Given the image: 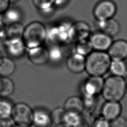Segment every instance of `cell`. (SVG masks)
Segmentation results:
<instances>
[{
  "instance_id": "obj_6",
  "label": "cell",
  "mask_w": 127,
  "mask_h": 127,
  "mask_svg": "<svg viewBox=\"0 0 127 127\" xmlns=\"http://www.w3.org/2000/svg\"><path fill=\"white\" fill-rule=\"evenodd\" d=\"M117 10V5L112 0H102L95 5L93 15L97 21L105 20L113 18Z\"/></svg>"
},
{
  "instance_id": "obj_16",
  "label": "cell",
  "mask_w": 127,
  "mask_h": 127,
  "mask_svg": "<svg viewBox=\"0 0 127 127\" xmlns=\"http://www.w3.org/2000/svg\"><path fill=\"white\" fill-rule=\"evenodd\" d=\"M5 47L8 54L14 58L21 57L26 48L22 39L15 41L5 40Z\"/></svg>"
},
{
  "instance_id": "obj_25",
  "label": "cell",
  "mask_w": 127,
  "mask_h": 127,
  "mask_svg": "<svg viewBox=\"0 0 127 127\" xmlns=\"http://www.w3.org/2000/svg\"><path fill=\"white\" fill-rule=\"evenodd\" d=\"M49 51V60L54 63L60 62L64 56L62 49L58 45L52 47Z\"/></svg>"
},
{
  "instance_id": "obj_30",
  "label": "cell",
  "mask_w": 127,
  "mask_h": 127,
  "mask_svg": "<svg viewBox=\"0 0 127 127\" xmlns=\"http://www.w3.org/2000/svg\"><path fill=\"white\" fill-rule=\"evenodd\" d=\"M15 125L10 117H0V127H14Z\"/></svg>"
},
{
  "instance_id": "obj_17",
  "label": "cell",
  "mask_w": 127,
  "mask_h": 127,
  "mask_svg": "<svg viewBox=\"0 0 127 127\" xmlns=\"http://www.w3.org/2000/svg\"><path fill=\"white\" fill-rule=\"evenodd\" d=\"M64 108L66 111H70L81 114L84 109L82 98L74 96L69 97L65 102Z\"/></svg>"
},
{
  "instance_id": "obj_43",
  "label": "cell",
  "mask_w": 127,
  "mask_h": 127,
  "mask_svg": "<svg viewBox=\"0 0 127 127\" xmlns=\"http://www.w3.org/2000/svg\"><path fill=\"white\" fill-rule=\"evenodd\" d=\"M0 100H1V96H0Z\"/></svg>"
},
{
  "instance_id": "obj_8",
  "label": "cell",
  "mask_w": 127,
  "mask_h": 127,
  "mask_svg": "<svg viewBox=\"0 0 127 127\" xmlns=\"http://www.w3.org/2000/svg\"><path fill=\"white\" fill-rule=\"evenodd\" d=\"M104 80L102 76H90L82 86L83 95L95 96L101 93Z\"/></svg>"
},
{
  "instance_id": "obj_33",
  "label": "cell",
  "mask_w": 127,
  "mask_h": 127,
  "mask_svg": "<svg viewBox=\"0 0 127 127\" xmlns=\"http://www.w3.org/2000/svg\"><path fill=\"white\" fill-rule=\"evenodd\" d=\"M10 2L9 0H0V15L3 14L9 8Z\"/></svg>"
},
{
  "instance_id": "obj_31",
  "label": "cell",
  "mask_w": 127,
  "mask_h": 127,
  "mask_svg": "<svg viewBox=\"0 0 127 127\" xmlns=\"http://www.w3.org/2000/svg\"><path fill=\"white\" fill-rule=\"evenodd\" d=\"M110 127H126V121L124 118L119 116L111 121Z\"/></svg>"
},
{
  "instance_id": "obj_19",
  "label": "cell",
  "mask_w": 127,
  "mask_h": 127,
  "mask_svg": "<svg viewBox=\"0 0 127 127\" xmlns=\"http://www.w3.org/2000/svg\"><path fill=\"white\" fill-rule=\"evenodd\" d=\"M109 70L113 75L123 77L127 71V65L125 60H112Z\"/></svg>"
},
{
  "instance_id": "obj_26",
  "label": "cell",
  "mask_w": 127,
  "mask_h": 127,
  "mask_svg": "<svg viewBox=\"0 0 127 127\" xmlns=\"http://www.w3.org/2000/svg\"><path fill=\"white\" fill-rule=\"evenodd\" d=\"M34 5L39 9L47 11L50 10L54 5L55 0H33Z\"/></svg>"
},
{
  "instance_id": "obj_36",
  "label": "cell",
  "mask_w": 127,
  "mask_h": 127,
  "mask_svg": "<svg viewBox=\"0 0 127 127\" xmlns=\"http://www.w3.org/2000/svg\"><path fill=\"white\" fill-rule=\"evenodd\" d=\"M76 127H89V125L86 122L82 121Z\"/></svg>"
},
{
  "instance_id": "obj_20",
  "label": "cell",
  "mask_w": 127,
  "mask_h": 127,
  "mask_svg": "<svg viewBox=\"0 0 127 127\" xmlns=\"http://www.w3.org/2000/svg\"><path fill=\"white\" fill-rule=\"evenodd\" d=\"M15 69L13 61L8 58H2L0 61V76L7 77L12 74Z\"/></svg>"
},
{
  "instance_id": "obj_35",
  "label": "cell",
  "mask_w": 127,
  "mask_h": 127,
  "mask_svg": "<svg viewBox=\"0 0 127 127\" xmlns=\"http://www.w3.org/2000/svg\"><path fill=\"white\" fill-rule=\"evenodd\" d=\"M66 0H55V3L54 4H56L57 5H61L64 4Z\"/></svg>"
},
{
  "instance_id": "obj_5",
  "label": "cell",
  "mask_w": 127,
  "mask_h": 127,
  "mask_svg": "<svg viewBox=\"0 0 127 127\" xmlns=\"http://www.w3.org/2000/svg\"><path fill=\"white\" fill-rule=\"evenodd\" d=\"M70 25L62 23L52 27L47 32L50 42L55 45L62 46L70 41L69 31Z\"/></svg>"
},
{
  "instance_id": "obj_13",
  "label": "cell",
  "mask_w": 127,
  "mask_h": 127,
  "mask_svg": "<svg viewBox=\"0 0 127 127\" xmlns=\"http://www.w3.org/2000/svg\"><path fill=\"white\" fill-rule=\"evenodd\" d=\"M53 124L51 114L48 111L42 108L33 110V125L35 127H51Z\"/></svg>"
},
{
  "instance_id": "obj_22",
  "label": "cell",
  "mask_w": 127,
  "mask_h": 127,
  "mask_svg": "<svg viewBox=\"0 0 127 127\" xmlns=\"http://www.w3.org/2000/svg\"><path fill=\"white\" fill-rule=\"evenodd\" d=\"M82 121L81 114L65 111L63 123L66 125L70 127H76Z\"/></svg>"
},
{
  "instance_id": "obj_9",
  "label": "cell",
  "mask_w": 127,
  "mask_h": 127,
  "mask_svg": "<svg viewBox=\"0 0 127 127\" xmlns=\"http://www.w3.org/2000/svg\"><path fill=\"white\" fill-rule=\"evenodd\" d=\"M93 50L106 52L113 43L112 37L101 31L94 33L89 39Z\"/></svg>"
},
{
  "instance_id": "obj_42",
  "label": "cell",
  "mask_w": 127,
  "mask_h": 127,
  "mask_svg": "<svg viewBox=\"0 0 127 127\" xmlns=\"http://www.w3.org/2000/svg\"><path fill=\"white\" fill-rule=\"evenodd\" d=\"M9 0L11 1H14V0Z\"/></svg>"
},
{
  "instance_id": "obj_3",
  "label": "cell",
  "mask_w": 127,
  "mask_h": 127,
  "mask_svg": "<svg viewBox=\"0 0 127 127\" xmlns=\"http://www.w3.org/2000/svg\"><path fill=\"white\" fill-rule=\"evenodd\" d=\"M47 37L45 26L39 21H33L24 28L22 40L28 49L42 46Z\"/></svg>"
},
{
  "instance_id": "obj_28",
  "label": "cell",
  "mask_w": 127,
  "mask_h": 127,
  "mask_svg": "<svg viewBox=\"0 0 127 127\" xmlns=\"http://www.w3.org/2000/svg\"><path fill=\"white\" fill-rule=\"evenodd\" d=\"M13 106L9 101L1 99L0 100V117H10Z\"/></svg>"
},
{
  "instance_id": "obj_40",
  "label": "cell",
  "mask_w": 127,
  "mask_h": 127,
  "mask_svg": "<svg viewBox=\"0 0 127 127\" xmlns=\"http://www.w3.org/2000/svg\"><path fill=\"white\" fill-rule=\"evenodd\" d=\"M20 127V126H16L15 127Z\"/></svg>"
},
{
  "instance_id": "obj_38",
  "label": "cell",
  "mask_w": 127,
  "mask_h": 127,
  "mask_svg": "<svg viewBox=\"0 0 127 127\" xmlns=\"http://www.w3.org/2000/svg\"><path fill=\"white\" fill-rule=\"evenodd\" d=\"M123 78H124V80H125V82H126V83L127 85V71L126 72V73L125 74V75L123 76Z\"/></svg>"
},
{
  "instance_id": "obj_14",
  "label": "cell",
  "mask_w": 127,
  "mask_h": 127,
  "mask_svg": "<svg viewBox=\"0 0 127 127\" xmlns=\"http://www.w3.org/2000/svg\"><path fill=\"white\" fill-rule=\"evenodd\" d=\"M122 107L119 102L107 101L103 106L101 113L102 117L108 121H112L120 116Z\"/></svg>"
},
{
  "instance_id": "obj_18",
  "label": "cell",
  "mask_w": 127,
  "mask_h": 127,
  "mask_svg": "<svg viewBox=\"0 0 127 127\" xmlns=\"http://www.w3.org/2000/svg\"><path fill=\"white\" fill-rule=\"evenodd\" d=\"M24 28L19 22L10 24L6 29L5 35L6 40L15 41L22 39Z\"/></svg>"
},
{
  "instance_id": "obj_4",
  "label": "cell",
  "mask_w": 127,
  "mask_h": 127,
  "mask_svg": "<svg viewBox=\"0 0 127 127\" xmlns=\"http://www.w3.org/2000/svg\"><path fill=\"white\" fill-rule=\"evenodd\" d=\"M11 117L16 126L31 127L33 125V111L27 104L19 102L13 105Z\"/></svg>"
},
{
  "instance_id": "obj_21",
  "label": "cell",
  "mask_w": 127,
  "mask_h": 127,
  "mask_svg": "<svg viewBox=\"0 0 127 127\" xmlns=\"http://www.w3.org/2000/svg\"><path fill=\"white\" fill-rule=\"evenodd\" d=\"M14 89V85L13 81L5 76H0V96L7 97L10 95Z\"/></svg>"
},
{
  "instance_id": "obj_11",
  "label": "cell",
  "mask_w": 127,
  "mask_h": 127,
  "mask_svg": "<svg viewBox=\"0 0 127 127\" xmlns=\"http://www.w3.org/2000/svg\"><path fill=\"white\" fill-rule=\"evenodd\" d=\"M29 60L36 65H42L49 60V51L42 46L29 49Z\"/></svg>"
},
{
  "instance_id": "obj_10",
  "label": "cell",
  "mask_w": 127,
  "mask_h": 127,
  "mask_svg": "<svg viewBox=\"0 0 127 127\" xmlns=\"http://www.w3.org/2000/svg\"><path fill=\"white\" fill-rule=\"evenodd\" d=\"M107 51L112 60H125L127 58V41L122 39L114 41Z\"/></svg>"
},
{
  "instance_id": "obj_2",
  "label": "cell",
  "mask_w": 127,
  "mask_h": 127,
  "mask_svg": "<svg viewBox=\"0 0 127 127\" xmlns=\"http://www.w3.org/2000/svg\"><path fill=\"white\" fill-rule=\"evenodd\" d=\"M127 86L123 77L113 75L104 80L101 93L107 101L119 102L126 94Z\"/></svg>"
},
{
  "instance_id": "obj_24",
  "label": "cell",
  "mask_w": 127,
  "mask_h": 127,
  "mask_svg": "<svg viewBox=\"0 0 127 127\" xmlns=\"http://www.w3.org/2000/svg\"><path fill=\"white\" fill-rule=\"evenodd\" d=\"M3 21L5 23L11 24L19 22L21 18L19 11L15 8H8L2 16Z\"/></svg>"
},
{
  "instance_id": "obj_39",
  "label": "cell",
  "mask_w": 127,
  "mask_h": 127,
  "mask_svg": "<svg viewBox=\"0 0 127 127\" xmlns=\"http://www.w3.org/2000/svg\"><path fill=\"white\" fill-rule=\"evenodd\" d=\"M126 127H127V120H126Z\"/></svg>"
},
{
  "instance_id": "obj_34",
  "label": "cell",
  "mask_w": 127,
  "mask_h": 127,
  "mask_svg": "<svg viewBox=\"0 0 127 127\" xmlns=\"http://www.w3.org/2000/svg\"><path fill=\"white\" fill-rule=\"evenodd\" d=\"M6 28L5 27V23L3 21L2 16L0 15V38L5 36Z\"/></svg>"
},
{
  "instance_id": "obj_32",
  "label": "cell",
  "mask_w": 127,
  "mask_h": 127,
  "mask_svg": "<svg viewBox=\"0 0 127 127\" xmlns=\"http://www.w3.org/2000/svg\"><path fill=\"white\" fill-rule=\"evenodd\" d=\"M94 127H110V123L109 121L102 117L96 120L94 124Z\"/></svg>"
},
{
  "instance_id": "obj_37",
  "label": "cell",
  "mask_w": 127,
  "mask_h": 127,
  "mask_svg": "<svg viewBox=\"0 0 127 127\" xmlns=\"http://www.w3.org/2000/svg\"><path fill=\"white\" fill-rule=\"evenodd\" d=\"M55 127H69V126H68V125H66L65 124L63 123H61V124H60L56 125Z\"/></svg>"
},
{
  "instance_id": "obj_29",
  "label": "cell",
  "mask_w": 127,
  "mask_h": 127,
  "mask_svg": "<svg viewBox=\"0 0 127 127\" xmlns=\"http://www.w3.org/2000/svg\"><path fill=\"white\" fill-rule=\"evenodd\" d=\"M75 43L71 41H69L66 43L62 45V47H61V48L62 49L64 55L66 54L69 56L72 54L75 53Z\"/></svg>"
},
{
  "instance_id": "obj_15",
  "label": "cell",
  "mask_w": 127,
  "mask_h": 127,
  "mask_svg": "<svg viewBox=\"0 0 127 127\" xmlns=\"http://www.w3.org/2000/svg\"><path fill=\"white\" fill-rule=\"evenodd\" d=\"M97 26L100 31L111 36L118 35L120 31L119 22L113 18L105 20L97 21Z\"/></svg>"
},
{
  "instance_id": "obj_41",
  "label": "cell",
  "mask_w": 127,
  "mask_h": 127,
  "mask_svg": "<svg viewBox=\"0 0 127 127\" xmlns=\"http://www.w3.org/2000/svg\"><path fill=\"white\" fill-rule=\"evenodd\" d=\"M1 58H2V57H1V56H0V61L1 60Z\"/></svg>"
},
{
  "instance_id": "obj_1",
  "label": "cell",
  "mask_w": 127,
  "mask_h": 127,
  "mask_svg": "<svg viewBox=\"0 0 127 127\" xmlns=\"http://www.w3.org/2000/svg\"><path fill=\"white\" fill-rule=\"evenodd\" d=\"M111 61L107 52L93 51L86 58L85 70L90 76H102L109 70Z\"/></svg>"
},
{
  "instance_id": "obj_27",
  "label": "cell",
  "mask_w": 127,
  "mask_h": 127,
  "mask_svg": "<svg viewBox=\"0 0 127 127\" xmlns=\"http://www.w3.org/2000/svg\"><path fill=\"white\" fill-rule=\"evenodd\" d=\"M65 112L64 108L58 107L55 109L51 114L53 123L56 125L63 123Z\"/></svg>"
},
{
  "instance_id": "obj_23",
  "label": "cell",
  "mask_w": 127,
  "mask_h": 127,
  "mask_svg": "<svg viewBox=\"0 0 127 127\" xmlns=\"http://www.w3.org/2000/svg\"><path fill=\"white\" fill-rule=\"evenodd\" d=\"M75 52L84 57L87 56L93 50V48L89 39H86L75 44Z\"/></svg>"
},
{
  "instance_id": "obj_12",
  "label": "cell",
  "mask_w": 127,
  "mask_h": 127,
  "mask_svg": "<svg viewBox=\"0 0 127 127\" xmlns=\"http://www.w3.org/2000/svg\"><path fill=\"white\" fill-rule=\"evenodd\" d=\"M85 57L76 52L68 56L66 60V66L74 73H79L85 70Z\"/></svg>"
},
{
  "instance_id": "obj_7",
  "label": "cell",
  "mask_w": 127,
  "mask_h": 127,
  "mask_svg": "<svg viewBox=\"0 0 127 127\" xmlns=\"http://www.w3.org/2000/svg\"><path fill=\"white\" fill-rule=\"evenodd\" d=\"M90 34L89 25L83 21H78L70 25L69 31V40L76 43L88 39Z\"/></svg>"
}]
</instances>
